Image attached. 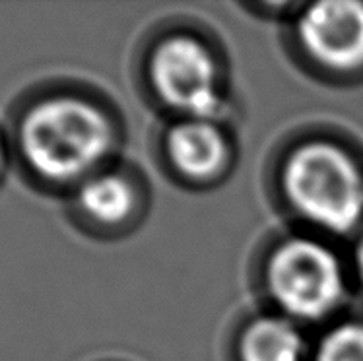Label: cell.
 I'll use <instances>...</instances> for the list:
<instances>
[{"mask_svg": "<svg viewBox=\"0 0 363 361\" xmlns=\"http://www.w3.org/2000/svg\"><path fill=\"white\" fill-rule=\"evenodd\" d=\"M26 165L51 183L88 175L111 146V128L96 105L80 97H49L31 107L18 133Z\"/></svg>", "mask_w": 363, "mask_h": 361, "instance_id": "cell-1", "label": "cell"}, {"mask_svg": "<svg viewBox=\"0 0 363 361\" xmlns=\"http://www.w3.org/2000/svg\"><path fill=\"white\" fill-rule=\"evenodd\" d=\"M284 184L299 214L320 228L346 233L363 216V179L342 150L313 142L296 150Z\"/></svg>", "mask_w": 363, "mask_h": 361, "instance_id": "cell-2", "label": "cell"}, {"mask_svg": "<svg viewBox=\"0 0 363 361\" xmlns=\"http://www.w3.org/2000/svg\"><path fill=\"white\" fill-rule=\"evenodd\" d=\"M268 288L289 315L320 318L342 299L344 276L328 247L313 239H291L268 265Z\"/></svg>", "mask_w": 363, "mask_h": 361, "instance_id": "cell-3", "label": "cell"}, {"mask_svg": "<svg viewBox=\"0 0 363 361\" xmlns=\"http://www.w3.org/2000/svg\"><path fill=\"white\" fill-rule=\"evenodd\" d=\"M216 67L204 45L193 37H171L152 57V82L162 99L193 118L220 109Z\"/></svg>", "mask_w": 363, "mask_h": 361, "instance_id": "cell-4", "label": "cell"}, {"mask_svg": "<svg viewBox=\"0 0 363 361\" xmlns=\"http://www.w3.org/2000/svg\"><path fill=\"white\" fill-rule=\"evenodd\" d=\"M299 35L307 51L328 67H357L363 62V4H315L301 16Z\"/></svg>", "mask_w": 363, "mask_h": 361, "instance_id": "cell-5", "label": "cell"}, {"mask_svg": "<svg viewBox=\"0 0 363 361\" xmlns=\"http://www.w3.org/2000/svg\"><path fill=\"white\" fill-rule=\"evenodd\" d=\"M167 152L183 173L208 177L225 162V140L208 118H189L169 130Z\"/></svg>", "mask_w": 363, "mask_h": 361, "instance_id": "cell-6", "label": "cell"}, {"mask_svg": "<svg viewBox=\"0 0 363 361\" xmlns=\"http://www.w3.org/2000/svg\"><path fill=\"white\" fill-rule=\"evenodd\" d=\"M241 354L243 361H303L305 344L289 321L264 317L247 328Z\"/></svg>", "mask_w": 363, "mask_h": 361, "instance_id": "cell-7", "label": "cell"}, {"mask_svg": "<svg viewBox=\"0 0 363 361\" xmlns=\"http://www.w3.org/2000/svg\"><path fill=\"white\" fill-rule=\"evenodd\" d=\"M78 206L91 220L119 223L133 212L134 192L125 179L113 173L94 175L82 183Z\"/></svg>", "mask_w": 363, "mask_h": 361, "instance_id": "cell-8", "label": "cell"}, {"mask_svg": "<svg viewBox=\"0 0 363 361\" xmlns=\"http://www.w3.org/2000/svg\"><path fill=\"white\" fill-rule=\"evenodd\" d=\"M315 361H363V325H342L328 332Z\"/></svg>", "mask_w": 363, "mask_h": 361, "instance_id": "cell-9", "label": "cell"}, {"mask_svg": "<svg viewBox=\"0 0 363 361\" xmlns=\"http://www.w3.org/2000/svg\"><path fill=\"white\" fill-rule=\"evenodd\" d=\"M356 265H357V272H359V278L363 282V235L357 243V251H356Z\"/></svg>", "mask_w": 363, "mask_h": 361, "instance_id": "cell-10", "label": "cell"}]
</instances>
